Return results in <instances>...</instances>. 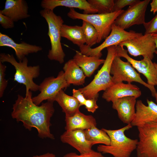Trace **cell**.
I'll use <instances>...</instances> for the list:
<instances>
[{"label": "cell", "mask_w": 157, "mask_h": 157, "mask_svg": "<svg viewBox=\"0 0 157 157\" xmlns=\"http://www.w3.org/2000/svg\"><path fill=\"white\" fill-rule=\"evenodd\" d=\"M32 95L31 91L24 97L18 95L13 105L11 116L17 122H22L25 128L29 131L33 128L36 129L40 138L53 140L50 129L51 119L55 111L53 102L47 101L40 106L36 105L32 101Z\"/></svg>", "instance_id": "cell-1"}, {"label": "cell", "mask_w": 157, "mask_h": 157, "mask_svg": "<svg viewBox=\"0 0 157 157\" xmlns=\"http://www.w3.org/2000/svg\"><path fill=\"white\" fill-rule=\"evenodd\" d=\"M6 67L0 62V97H2L7 86L8 81L5 78Z\"/></svg>", "instance_id": "cell-29"}, {"label": "cell", "mask_w": 157, "mask_h": 157, "mask_svg": "<svg viewBox=\"0 0 157 157\" xmlns=\"http://www.w3.org/2000/svg\"><path fill=\"white\" fill-rule=\"evenodd\" d=\"M118 45L126 47L129 53L133 56H148L151 60L154 58L156 47L152 35H142L122 42Z\"/></svg>", "instance_id": "cell-13"}, {"label": "cell", "mask_w": 157, "mask_h": 157, "mask_svg": "<svg viewBox=\"0 0 157 157\" xmlns=\"http://www.w3.org/2000/svg\"><path fill=\"white\" fill-rule=\"evenodd\" d=\"M41 6L43 9L52 11L57 7L62 6L83 10L84 14L97 13V10L86 0H42Z\"/></svg>", "instance_id": "cell-19"}, {"label": "cell", "mask_w": 157, "mask_h": 157, "mask_svg": "<svg viewBox=\"0 0 157 157\" xmlns=\"http://www.w3.org/2000/svg\"><path fill=\"white\" fill-rule=\"evenodd\" d=\"M73 60L83 70L86 77H90L105 59L95 56H88L76 51Z\"/></svg>", "instance_id": "cell-22"}, {"label": "cell", "mask_w": 157, "mask_h": 157, "mask_svg": "<svg viewBox=\"0 0 157 157\" xmlns=\"http://www.w3.org/2000/svg\"><path fill=\"white\" fill-rule=\"evenodd\" d=\"M63 69L65 78L69 85H80L85 83L86 76L82 69L73 59L65 64Z\"/></svg>", "instance_id": "cell-23"}, {"label": "cell", "mask_w": 157, "mask_h": 157, "mask_svg": "<svg viewBox=\"0 0 157 157\" xmlns=\"http://www.w3.org/2000/svg\"><path fill=\"white\" fill-rule=\"evenodd\" d=\"M110 74L113 83L123 82V81L131 83L133 82L138 83L148 88L152 96L155 97L157 91L154 87L145 82L140 75L128 61L125 62L120 57L116 56L114 57L111 67Z\"/></svg>", "instance_id": "cell-7"}, {"label": "cell", "mask_w": 157, "mask_h": 157, "mask_svg": "<svg viewBox=\"0 0 157 157\" xmlns=\"http://www.w3.org/2000/svg\"><path fill=\"white\" fill-rule=\"evenodd\" d=\"M97 100L96 98L86 99L84 105L88 111L94 113L98 108L97 103Z\"/></svg>", "instance_id": "cell-34"}, {"label": "cell", "mask_w": 157, "mask_h": 157, "mask_svg": "<svg viewBox=\"0 0 157 157\" xmlns=\"http://www.w3.org/2000/svg\"><path fill=\"white\" fill-rule=\"evenodd\" d=\"M54 101H56L61 107L65 116H73L79 111L80 106L77 100L73 96L66 94L63 90L56 95Z\"/></svg>", "instance_id": "cell-24"}, {"label": "cell", "mask_w": 157, "mask_h": 157, "mask_svg": "<svg viewBox=\"0 0 157 157\" xmlns=\"http://www.w3.org/2000/svg\"><path fill=\"white\" fill-rule=\"evenodd\" d=\"M136 99L134 97L128 96L112 102L113 108L117 111L119 118L123 123L127 124H131L134 119Z\"/></svg>", "instance_id": "cell-17"}, {"label": "cell", "mask_w": 157, "mask_h": 157, "mask_svg": "<svg viewBox=\"0 0 157 157\" xmlns=\"http://www.w3.org/2000/svg\"><path fill=\"white\" fill-rule=\"evenodd\" d=\"M145 30L144 34H157V14L151 20L143 24Z\"/></svg>", "instance_id": "cell-30"}, {"label": "cell", "mask_w": 157, "mask_h": 157, "mask_svg": "<svg viewBox=\"0 0 157 157\" xmlns=\"http://www.w3.org/2000/svg\"><path fill=\"white\" fill-rule=\"evenodd\" d=\"M60 139L76 149L80 154L91 151L94 144L86 138L84 131L82 130L66 131L61 135Z\"/></svg>", "instance_id": "cell-16"}, {"label": "cell", "mask_w": 157, "mask_h": 157, "mask_svg": "<svg viewBox=\"0 0 157 157\" xmlns=\"http://www.w3.org/2000/svg\"><path fill=\"white\" fill-rule=\"evenodd\" d=\"M86 45L91 47L97 43L98 35L95 28L90 24L83 20L81 26Z\"/></svg>", "instance_id": "cell-27"}, {"label": "cell", "mask_w": 157, "mask_h": 157, "mask_svg": "<svg viewBox=\"0 0 157 157\" xmlns=\"http://www.w3.org/2000/svg\"><path fill=\"white\" fill-rule=\"evenodd\" d=\"M28 7L24 0H6L4 8L0 12L11 19L14 22L29 17Z\"/></svg>", "instance_id": "cell-20"}, {"label": "cell", "mask_w": 157, "mask_h": 157, "mask_svg": "<svg viewBox=\"0 0 157 157\" xmlns=\"http://www.w3.org/2000/svg\"><path fill=\"white\" fill-rule=\"evenodd\" d=\"M142 33H137L133 31H127L113 24L109 35L101 44L92 48L85 44L79 47L80 52L88 56H95L101 57V51L104 49L112 46L118 45L125 40L142 35Z\"/></svg>", "instance_id": "cell-8"}, {"label": "cell", "mask_w": 157, "mask_h": 157, "mask_svg": "<svg viewBox=\"0 0 157 157\" xmlns=\"http://www.w3.org/2000/svg\"><path fill=\"white\" fill-rule=\"evenodd\" d=\"M63 157H106L102 153L92 150L90 151L83 154H78L75 152H70L65 154Z\"/></svg>", "instance_id": "cell-32"}, {"label": "cell", "mask_w": 157, "mask_h": 157, "mask_svg": "<svg viewBox=\"0 0 157 157\" xmlns=\"http://www.w3.org/2000/svg\"><path fill=\"white\" fill-rule=\"evenodd\" d=\"M116 55L125 58L135 69L143 74L146 78L148 84L153 87L157 85V70L154 63L148 56H143L141 60H135L128 55L127 50L118 45L116 46Z\"/></svg>", "instance_id": "cell-12"}, {"label": "cell", "mask_w": 157, "mask_h": 157, "mask_svg": "<svg viewBox=\"0 0 157 157\" xmlns=\"http://www.w3.org/2000/svg\"><path fill=\"white\" fill-rule=\"evenodd\" d=\"M141 95V92L136 85L123 82L114 83L104 91L102 97L108 102H112L121 98L128 96L137 98Z\"/></svg>", "instance_id": "cell-14"}, {"label": "cell", "mask_w": 157, "mask_h": 157, "mask_svg": "<svg viewBox=\"0 0 157 157\" xmlns=\"http://www.w3.org/2000/svg\"><path fill=\"white\" fill-rule=\"evenodd\" d=\"M66 131L85 130L96 126L95 118L91 115H86L78 111L72 116L65 117Z\"/></svg>", "instance_id": "cell-21"}, {"label": "cell", "mask_w": 157, "mask_h": 157, "mask_svg": "<svg viewBox=\"0 0 157 157\" xmlns=\"http://www.w3.org/2000/svg\"><path fill=\"white\" fill-rule=\"evenodd\" d=\"M150 11L154 14L157 12V0H153L150 3Z\"/></svg>", "instance_id": "cell-36"}, {"label": "cell", "mask_w": 157, "mask_h": 157, "mask_svg": "<svg viewBox=\"0 0 157 157\" xmlns=\"http://www.w3.org/2000/svg\"><path fill=\"white\" fill-rule=\"evenodd\" d=\"M70 85L65 78L63 71H61L56 77L51 76L44 79L39 85L40 93L32 97V101L38 106L44 100L53 102L58 92L61 90L66 89Z\"/></svg>", "instance_id": "cell-10"}, {"label": "cell", "mask_w": 157, "mask_h": 157, "mask_svg": "<svg viewBox=\"0 0 157 157\" xmlns=\"http://www.w3.org/2000/svg\"><path fill=\"white\" fill-rule=\"evenodd\" d=\"M116 46L107 48V56L101 68L89 84L78 89L86 99H97L99 92L105 90L114 84L110 71L113 61L116 56Z\"/></svg>", "instance_id": "cell-3"}, {"label": "cell", "mask_w": 157, "mask_h": 157, "mask_svg": "<svg viewBox=\"0 0 157 157\" xmlns=\"http://www.w3.org/2000/svg\"><path fill=\"white\" fill-rule=\"evenodd\" d=\"M150 0L140 1L128 8L119 15L114 24L125 30L135 25L143 24L145 14Z\"/></svg>", "instance_id": "cell-11"}, {"label": "cell", "mask_w": 157, "mask_h": 157, "mask_svg": "<svg viewBox=\"0 0 157 157\" xmlns=\"http://www.w3.org/2000/svg\"><path fill=\"white\" fill-rule=\"evenodd\" d=\"M0 62L10 63L15 67V72L14 80L25 85L26 88V95L29 91L35 92L39 90V86L33 81L40 74V67L39 65L28 66V60L25 57L22 61L17 62L13 54L5 53L0 54Z\"/></svg>", "instance_id": "cell-4"}, {"label": "cell", "mask_w": 157, "mask_h": 157, "mask_svg": "<svg viewBox=\"0 0 157 157\" xmlns=\"http://www.w3.org/2000/svg\"><path fill=\"white\" fill-rule=\"evenodd\" d=\"M131 124L116 130L102 129L109 136L110 140L109 145H99L98 151L103 154H108L114 157H130L132 152L136 149L138 140L129 138L124 134L125 131L132 127Z\"/></svg>", "instance_id": "cell-2"}, {"label": "cell", "mask_w": 157, "mask_h": 157, "mask_svg": "<svg viewBox=\"0 0 157 157\" xmlns=\"http://www.w3.org/2000/svg\"><path fill=\"white\" fill-rule=\"evenodd\" d=\"M137 128V157H157V122L145 124Z\"/></svg>", "instance_id": "cell-9"}, {"label": "cell", "mask_w": 157, "mask_h": 157, "mask_svg": "<svg viewBox=\"0 0 157 157\" xmlns=\"http://www.w3.org/2000/svg\"><path fill=\"white\" fill-rule=\"evenodd\" d=\"M14 22L10 17L0 12V24L3 28L8 29L13 28Z\"/></svg>", "instance_id": "cell-33"}, {"label": "cell", "mask_w": 157, "mask_h": 157, "mask_svg": "<svg viewBox=\"0 0 157 157\" xmlns=\"http://www.w3.org/2000/svg\"><path fill=\"white\" fill-rule=\"evenodd\" d=\"M152 35L156 47V51L155 53L157 54V34H152Z\"/></svg>", "instance_id": "cell-38"}, {"label": "cell", "mask_w": 157, "mask_h": 157, "mask_svg": "<svg viewBox=\"0 0 157 157\" xmlns=\"http://www.w3.org/2000/svg\"><path fill=\"white\" fill-rule=\"evenodd\" d=\"M89 3L98 14H106L114 11L113 0H88Z\"/></svg>", "instance_id": "cell-28"}, {"label": "cell", "mask_w": 157, "mask_h": 157, "mask_svg": "<svg viewBox=\"0 0 157 157\" xmlns=\"http://www.w3.org/2000/svg\"><path fill=\"white\" fill-rule=\"evenodd\" d=\"M72 96L75 98L79 102L80 106L84 105L87 99L83 94L78 90L73 89L72 90Z\"/></svg>", "instance_id": "cell-35"}, {"label": "cell", "mask_w": 157, "mask_h": 157, "mask_svg": "<svg viewBox=\"0 0 157 157\" xmlns=\"http://www.w3.org/2000/svg\"><path fill=\"white\" fill-rule=\"evenodd\" d=\"M0 46H6L12 48L19 61H22L26 56L31 53H37L42 50L40 46L33 45L22 42H15L8 35L0 33Z\"/></svg>", "instance_id": "cell-18"}, {"label": "cell", "mask_w": 157, "mask_h": 157, "mask_svg": "<svg viewBox=\"0 0 157 157\" xmlns=\"http://www.w3.org/2000/svg\"><path fill=\"white\" fill-rule=\"evenodd\" d=\"M139 0H114V11L122 10V9L127 6H131L139 2Z\"/></svg>", "instance_id": "cell-31"}, {"label": "cell", "mask_w": 157, "mask_h": 157, "mask_svg": "<svg viewBox=\"0 0 157 157\" xmlns=\"http://www.w3.org/2000/svg\"><path fill=\"white\" fill-rule=\"evenodd\" d=\"M154 65L156 68V69L157 72V63H156L155 62H154ZM155 99H156V104H157V91L156 94V95H155Z\"/></svg>", "instance_id": "cell-39"}, {"label": "cell", "mask_w": 157, "mask_h": 157, "mask_svg": "<svg viewBox=\"0 0 157 157\" xmlns=\"http://www.w3.org/2000/svg\"><path fill=\"white\" fill-rule=\"evenodd\" d=\"M84 131L87 140L94 145L98 144L110 145V140L109 136L102 129H99L95 126Z\"/></svg>", "instance_id": "cell-26"}, {"label": "cell", "mask_w": 157, "mask_h": 157, "mask_svg": "<svg viewBox=\"0 0 157 157\" xmlns=\"http://www.w3.org/2000/svg\"><path fill=\"white\" fill-rule=\"evenodd\" d=\"M32 157H56V156L54 154L52 153L47 152L42 155L33 156Z\"/></svg>", "instance_id": "cell-37"}, {"label": "cell", "mask_w": 157, "mask_h": 157, "mask_svg": "<svg viewBox=\"0 0 157 157\" xmlns=\"http://www.w3.org/2000/svg\"><path fill=\"white\" fill-rule=\"evenodd\" d=\"M61 37L66 38L79 47L85 44L81 26L63 24L60 28Z\"/></svg>", "instance_id": "cell-25"}, {"label": "cell", "mask_w": 157, "mask_h": 157, "mask_svg": "<svg viewBox=\"0 0 157 157\" xmlns=\"http://www.w3.org/2000/svg\"><path fill=\"white\" fill-rule=\"evenodd\" d=\"M124 10L106 14H84L76 11L74 8H70L67 15L72 19H81L91 24L98 32L99 43L109 35L115 21Z\"/></svg>", "instance_id": "cell-6"}, {"label": "cell", "mask_w": 157, "mask_h": 157, "mask_svg": "<svg viewBox=\"0 0 157 157\" xmlns=\"http://www.w3.org/2000/svg\"><path fill=\"white\" fill-rule=\"evenodd\" d=\"M40 13L44 18L48 25L47 35L50 38L51 48L47 57L51 60L62 64L64 62L65 56L60 42V28L64 21L60 16L56 15L53 11L43 9L40 11Z\"/></svg>", "instance_id": "cell-5"}, {"label": "cell", "mask_w": 157, "mask_h": 157, "mask_svg": "<svg viewBox=\"0 0 157 157\" xmlns=\"http://www.w3.org/2000/svg\"><path fill=\"white\" fill-rule=\"evenodd\" d=\"M147 106L141 100L136 101L135 114L131 124L137 127L151 122H157V104L148 99L147 100Z\"/></svg>", "instance_id": "cell-15"}]
</instances>
